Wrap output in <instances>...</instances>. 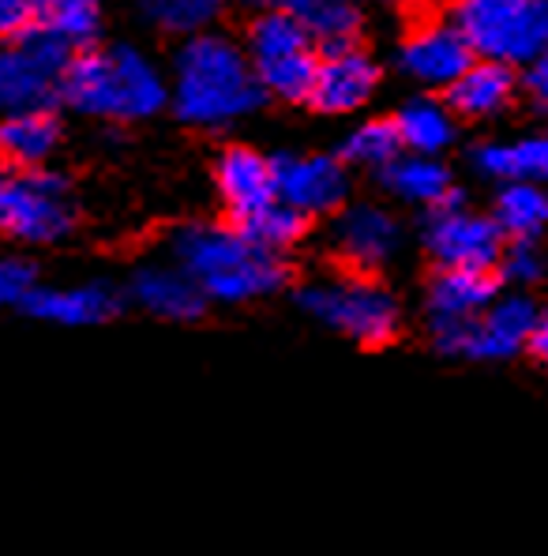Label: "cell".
<instances>
[{"instance_id": "ac0fdd59", "label": "cell", "mask_w": 548, "mask_h": 556, "mask_svg": "<svg viewBox=\"0 0 548 556\" xmlns=\"http://www.w3.org/2000/svg\"><path fill=\"white\" fill-rule=\"evenodd\" d=\"M27 316L56 327H98L110 324L120 313V298L105 282H76V286H38L27 298Z\"/></svg>"}, {"instance_id": "d6a6232c", "label": "cell", "mask_w": 548, "mask_h": 556, "mask_svg": "<svg viewBox=\"0 0 548 556\" xmlns=\"http://www.w3.org/2000/svg\"><path fill=\"white\" fill-rule=\"evenodd\" d=\"M522 87L530 91V98H534L537 110L548 113V49L541 56H534V61L526 64V76H522Z\"/></svg>"}, {"instance_id": "ba28073f", "label": "cell", "mask_w": 548, "mask_h": 556, "mask_svg": "<svg viewBox=\"0 0 548 556\" xmlns=\"http://www.w3.org/2000/svg\"><path fill=\"white\" fill-rule=\"evenodd\" d=\"M68 61V49L38 27L0 46V117L53 110Z\"/></svg>"}, {"instance_id": "8fae6325", "label": "cell", "mask_w": 548, "mask_h": 556, "mask_svg": "<svg viewBox=\"0 0 548 556\" xmlns=\"http://www.w3.org/2000/svg\"><path fill=\"white\" fill-rule=\"evenodd\" d=\"M275 195L305 218L339 215L349 200V169L334 154H278Z\"/></svg>"}, {"instance_id": "5bb4252c", "label": "cell", "mask_w": 548, "mask_h": 556, "mask_svg": "<svg viewBox=\"0 0 548 556\" xmlns=\"http://www.w3.org/2000/svg\"><path fill=\"white\" fill-rule=\"evenodd\" d=\"M380 87V68L357 42L342 46H323L320 61H316L313 91L305 102H313L320 113L331 117H346L368 105V98Z\"/></svg>"}, {"instance_id": "9c48e42d", "label": "cell", "mask_w": 548, "mask_h": 556, "mask_svg": "<svg viewBox=\"0 0 548 556\" xmlns=\"http://www.w3.org/2000/svg\"><path fill=\"white\" fill-rule=\"evenodd\" d=\"M421 241L439 267H455V271H493L504 256V233L496 230L493 215L466 207L458 188L451 200L429 211Z\"/></svg>"}, {"instance_id": "d4e9b609", "label": "cell", "mask_w": 548, "mask_h": 556, "mask_svg": "<svg viewBox=\"0 0 548 556\" xmlns=\"http://www.w3.org/2000/svg\"><path fill=\"white\" fill-rule=\"evenodd\" d=\"M35 27L76 56L98 42L102 0H35Z\"/></svg>"}, {"instance_id": "ffe728a7", "label": "cell", "mask_w": 548, "mask_h": 556, "mask_svg": "<svg viewBox=\"0 0 548 556\" xmlns=\"http://www.w3.org/2000/svg\"><path fill=\"white\" fill-rule=\"evenodd\" d=\"M514 91H519V76L514 68L496 61H473L462 76L447 87V110L458 113V117L470 121H485L496 117L511 105Z\"/></svg>"}, {"instance_id": "7402d4cb", "label": "cell", "mask_w": 548, "mask_h": 556, "mask_svg": "<svg viewBox=\"0 0 548 556\" xmlns=\"http://www.w3.org/2000/svg\"><path fill=\"white\" fill-rule=\"evenodd\" d=\"M383 174V188L395 200L410 203V207H429L436 211L439 203H447L455 195L451 169L439 159H424V154H398Z\"/></svg>"}, {"instance_id": "7a4b0ae2", "label": "cell", "mask_w": 548, "mask_h": 556, "mask_svg": "<svg viewBox=\"0 0 548 556\" xmlns=\"http://www.w3.org/2000/svg\"><path fill=\"white\" fill-rule=\"evenodd\" d=\"M61 98L68 110L94 121H151L169 105V79L143 49L94 46L68 61L61 76Z\"/></svg>"}, {"instance_id": "f1b7e54d", "label": "cell", "mask_w": 548, "mask_h": 556, "mask_svg": "<svg viewBox=\"0 0 548 556\" xmlns=\"http://www.w3.org/2000/svg\"><path fill=\"white\" fill-rule=\"evenodd\" d=\"M403 154L398 132L391 121H365L342 139V166H365V169H387Z\"/></svg>"}, {"instance_id": "2e32d148", "label": "cell", "mask_w": 548, "mask_h": 556, "mask_svg": "<svg viewBox=\"0 0 548 556\" xmlns=\"http://www.w3.org/2000/svg\"><path fill=\"white\" fill-rule=\"evenodd\" d=\"M128 301L139 313L166 324H192L207 308V298L195 290V282L174 260H146V264H139L128 275Z\"/></svg>"}, {"instance_id": "6da1fadb", "label": "cell", "mask_w": 548, "mask_h": 556, "mask_svg": "<svg viewBox=\"0 0 548 556\" xmlns=\"http://www.w3.org/2000/svg\"><path fill=\"white\" fill-rule=\"evenodd\" d=\"M174 113L203 132H222L241 125L244 117L264 105L252 64L233 38L207 30V35L184 38L174 56V84H169Z\"/></svg>"}, {"instance_id": "9a60e30c", "label": "cell", "mask_w": 548, "mask_h": 556, "mask_svg": "<svg viewBox=\"0 0 548 556\" xmlns=\"http://www.w3.org/2000/svg\"><path fill=\"white\" fill-rule=\"evenodd\" d=\"M473 61L477 56L451 23H421L398 46L403 76H410L417 87H432V91H447Z\"/></svg>"}, {"instance_id": "30bf717a", "label": "cell", "mask_w": 548, "mask_h": 556, "mask_svg": "<svg viewBox=\"0 0 548 556\" xmlns=\"http://www.w3.org/2000/svg\"><path fill=\"white\" fill-rule=\"evenodd\" d=\"M331 249L354 275H375L403 252V223L380 203H346L334 215Z\"/></svg>"}, {"instance_id": "5b68a950", "label": "cell", "mask_w": 548, "mask_h": 556, "mask_svg": "<svg viewBox=\"0 0 548 556\" xmlns=\"http://www.w3.org/2000/svg\"><path fill=\"white\" fill-rule=\"evenodd\" d=\"M76 226L79 203L61 174L0 166V237L46 249V244L68 241Z\"/></svg>"}, {"instance_id": "d6986e66", "label": "cell", "mask_w": 548, "mask_h": 556, "mask_svg": "<svg viewBox=\"0 0 548 556\" xmlns=\"http://www.w3.org/2000/svg\"><path fill=\"white\" fill-rule=\"evenodd\" d=\"M252 12H285L308 30L316 46H342L357 42L361 30V12L357 0H237Z\"/></svg>"}, {"instance_id": "4316f807", "label": "cell", "mask_w": 548, "mask_h": 556, "mask_svg": "<svg viewBox=\"0 0 548 556\" xmlns=\"http://www.w3.org/2000/svg\"><path fill=\"white\" fill-rule=\"evenodd\" d=\"M229 0H139V12L154 30L174 38L207 35L226 15Z\"/></svg>"}, {"instance_id": "f546056e", "label": "cell", "mask_w": 548, "mask_h": 556, "mask_svg": "<svg viewBox=\"0 0 548 556\" xmlns=\"http://www.w3.org/2000/svg\"><path fill=\"white\" fill-rule=\"evenodd\" d=\"M496 267H500L504 282L534 286L537 278L545 275V256L537 252V241H511V244H504V256Z\"/></svg>"}, {"instance_id": "4fadbf2b", "label": "cell", "mask_w": 548, "mask_h": 556, "mask_svg": "<svg viewBox=\"0 0 548 556\" xmlns=\"http://www.w3.org/2000/svg\"><path fill=\"white\" fill-rule=\"evenodd\" d=\"M541 320L537 305L526 293H507L496 298L485 313L477 316L462 334L455 339L447 357H470V362H511L514 354L530 346L534 327Z\"/></svg>"}, {"instance_id": "3957f363", "label": "cell", "mask_w": 548, "mask_h": 556, "mask_svg": "<svg viewBox=\"0 0 548 556\" xmlns=\"http://www.w3.org/2000/svg\"><path fill=\"white\" fill-rule=\"evenodd\" d=\"M169 260L192 278L195 290L218 305L264 301L285 286V260L256 249L237 226L188 223L169 233Z\"/></svg>"}, {"instance_id": "44dd1931", "label": "cell", "mask_w": 548, "mask_h": 556, "mask_svg": "<svg viewBox=\"0 0 548 556\" xmlns=\"http://www.w3.org/2000/svg\"><path fill=\"white\" fill-rule=\"evenodd\" d=\"M61 136L53 110L0 117V162L8 169H46V162L61 151Z\"/></svg>"}, {"instance_id": "4dcf8cb0", "label": "cell", "mask_w": 548, "mask_h": 556, "mask_svg": "<svg viewBox=\"0 0 548 556\" xmlns=\"http://www.w3.org/2000/svg\"><path fill=\"white\" fill-rule=\"evenodd\" d=\"M38 290L35 267L23 256H0V308H23Z\"/></svg>"}, {"instance_id": "83f0119b", "label": "cell", "mask_w": 548, "mask_h": 556, "mask_svg": "<svg viewBox=\"0 0 548 556\" xmlns=\"http://www.w3.org/2000/svg\"><path fill=\"white\" fill-rule=\"evenodd\" d=\"M244 237H248L256 249L271 252V256H285L290 249H297L308 233V218L301 211L285 207L282 200H275L271 207H264L259 215H252L248 223L237 226Z\"/></svg>"}, {"instance_id": "e575fe53", "label": "cell", "mask_w": 548, "mask_h": 556, "mask_svg": "<svg viewBox=\"0 0 548 556\" xmlns=\"http://www.w3.org/2000/svg\"><path fill=\"white\" fill-rule=\"evenodd\" d=\"M380 4H395V0H380Z\"/></svg>"}, {"instance_id": "836d02e7", "label": "cell", "mask_w": 548, "mask_h": 556, "mask_svg": "<svg viewBox=\"0 0 548 556\" xmlns=\"http://www.w3.org/2000/svg\"><path fill=\"white\" fill-rule=\"evenodd\" d=\"M530 354L537 357V362L541 365H548V313L541 316V320H537V327H534V339H530Z\"/></svg>"}, {"instance_id": "8992f818", "label": "cell", "mask_w": 548, "mask_h": 556, "mask_svg": "<svg viewBox=\"0 0 548 556\" xmlns=\"http://www.w3.org/2000/svg\"><path fill=\"white\" fill-rule=\"evenodd\" d=\"M451 27L477 61L530 64L548 49V0H451Z\"/></svg>"}, {"instance_id": "277c9868", "label": "cell", "mask_w": 548, "mask_h": 556, "mask_svg": "<svg viewBox=\"0 0 548 556\" xmlns=\"http://www.w3.org/2000/svg\"><path fill=\"white\" fill-rule=\"evenodd\" d=\"M297 305L316 324L331 327L334 334L357 346H387L403 327V308L395 293L372 275H323L297 290Z\"/></svg>"}, {"instance_id": "603a6c76", "label": "cell", "mask_w": 548, "mask_h": 556, "mask_svg": "<svg viewBox=\"0 0 548 556\" xmlns=\"http://www.w3.org/2000/svg\"><path fill=\"white\" fill-rule=\"evenodd\" d=\"M473 166L488 181H534L548 192V136L514 139V143H481Z\"/></svg>"}, {"instance_id": "7c38bea8", "label": "cell", "mask_w": 548, "mask_h": 556, "mask_svg": "<svg viewBox=\"0 0 548 556\" xmlns=\"http://www.w3.org/2000/svg\"><path fill=\"white\" fill-rule=\"evenodd\" d=\"M496 293L493 271H455V267H439L424 293V313H429L432 346L439 354H451L455 339L466 331L481 313H485Z\"/></svg>"}, {"instance_id": "cb8c5ba5", "label": "cell", "mask_w": 548, "mask_h": 556, "mask_svg": "<svg viewBox=\"0 0 548 556\" xmlns=\"http://www.w3.org/2000/svg\"><path fill=\"white\" fill-rule=\"evenodd\" d=\"M391 125H395V132H398L403 154L439 159V154L455 143V113L447 110V102H436V98H410V102L395 113Z\"/></svg>"}, {"instance_id": "484cf974", "label": "cell", "mask_w": 548, "mask_h": 556, "mask_svg": "<svg viewBox=\"0 0 548 556\" xmlns=\"http://www.w3.org/2000/svg\"><path fill=\"white\" fill-rule=\"evenodd\" d=\"M493 223L511 241H537L548 230V192L534 181L500 185Z\"/></svg>"}, {"instance_id": "e0dca14e", "label": "cell", "mask_w": 548, "mask_h": 556, "mask_svg": "<svg viewBox=\"0 0 548 556\" xmlns=\"http://www.w3.org/2000/svg\"><path fill=\"white\" fill-rule=\"evenodd\" d=\"M215 188L222 195V207L229 211L233 226L248 223L264 207H271L275 195V166L252 147H226L215 166Z\"/></svg>"}, {"instance_id": "1f68e13d", "label": "cell", "mask_w": 548, "mask_h": 556, "mask_svg": "<svg viewBox=\"0 0 548 556\" xmlns=\"http://www.w3.org/2000/svg\"><path fill=\"white\" fill-rule=\"evenodd\" d=\"M30 27H35V0H0V38L4 42L27 35Z\"/></svg>"}, {"instance_id": "52a82bcc", "label": "cell", "mask_w": 548, "mask_h": 556, "mask_svg": "<svg viewBox=\"0 0 548 556\" xmlns=\"http://www.w3.org/2000/svg\"><path fill=\"white\" fill-rule=\"evenodd\" d=\"M241 49L264 98L305 102L313 91L320 46L308 38V30L297 20H290L285 12H256Z\"/></svg>"}]
</instances>
